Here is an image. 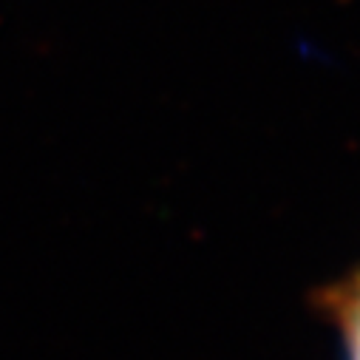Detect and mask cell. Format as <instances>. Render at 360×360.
I'll return each instance as SVG.
<instances>
[{"instance_id": "cell-1", "label": "cell", "mask_w": 360, "mask_h": 360, "mask_svg": "<svg viewBox=\"0 0 360 360\" xmlns=\"http://www.w3.org/2000/svg\"><path fill=\"white\" fill-rule=\"evenodd\" d=\"M329 304L340 329L346 360H360V273L335 287Z\"/></svg>"}]
</instances>
